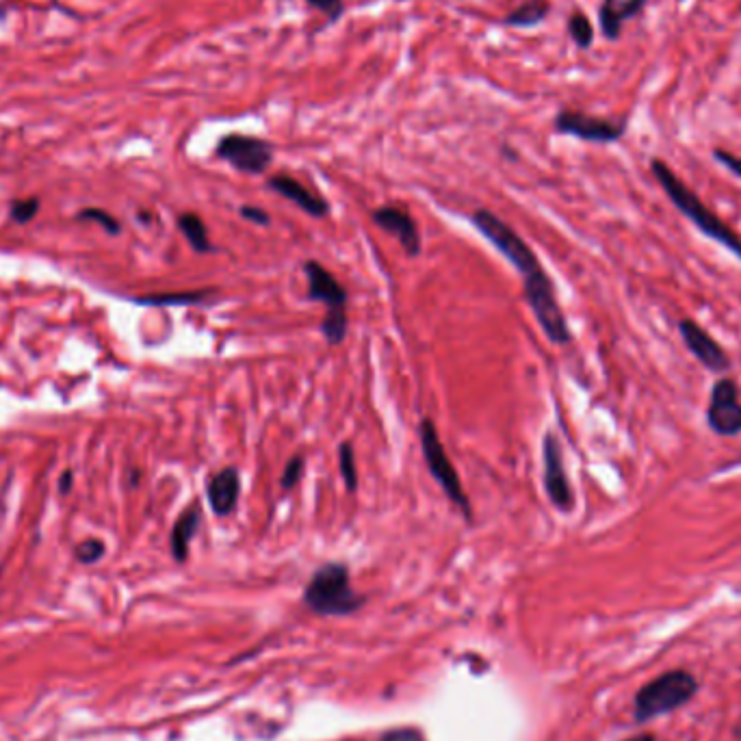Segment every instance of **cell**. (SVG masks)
I'll use <instances>...</instances> for the list:
<instances>
[{
  "label": "cell",
  "instance_id": "83f0119b",
  "mask_svg": "<svg viewBox=\"0 0 741 741\" xmlns=\"http://www.w3.org/2000/svg\"><path fill=\"white\" fill-rule=\"evenodd\" d=\"M715 159H718L724 167L731 169V172H733L737 178H741V159H737L735 154L724 152V150H715Z\"/></svg>",
  "mask_w": 741,
  "mask_h": 741
},
{
  "label": "cell",
  "instance_id": "5b68a950",
  "mask_svg": "<svg viewBox=\"0 0 741 741\" xmlns=\"http://www.w3.org/2000/svg\"><path fill=\"white\" fill-rule=\"evenodd\" d=\"M698 692V681L694 674L685 670H672L661 674L659 679L646 683L635 696V720L648 722L659 715L672 713L687 705Z\"/></svg>",
  "mask_w": 741,
  "mask_h": 741
},
{
  "label": "cell",
  "instance_id": "7a4b0ae2",
  "mask_svg": "<svg viewBox=\"0 0 741 741\" xmlns=\"http://www.w3.org/2000/svg\"><path fill=\"white\" fill-rule=\"evenodd\" d=\"M650 169H653L655 180L659 182L661 189L666 191L670 202L676 208H679V211L689 221H692V224L702 234H705V237H709L715 243H720L724 250L735 254L741 260V237H739V234L731 226H728L726 221H722L718 215H715L711 208L698 198V193L689 189L685 182L679 176H676L666 163L659 161V159H653V161H650Z\"/></svg>",
  "mask_w": 741,
  "mask_h": 741
},
{
  "label": "cell",
  "instance_id": "9a60e30c",
  "mask_svg": "<svg viewBox=\"0 0 741 741\" xmlns=\"http://www.w3.org/2000/svg\"><path fill=\"white\" fill-rule=\"evenodd\" d=\"M200 518H202L200 505H191V507H187V510L178 516L176 525L172 529V538H169V542H172L174 559H176V562H180V564L185 562V559L189 557V544H191L195 533H198Z\"/></svg>",
  "mask_w": 741,
  "mask_h": 741
},
{
  "label": "cell",
  "instance_id": "9c48e42d",
  "mask_svg": "<svg viewBox=\"0 0 741 741\" xmlns=\"http://www.w3.org/2000/svg\"><path fill=\"white\" fill-rule=\"evenodd\" d=\"M707 425L718 436H737L741 434V403L739 388L731 377H720L711 388L707 406Z\"/></svg>",
  "mask_w": 741,
  "mask_h": 741
},
{
  "label": "cell",
  "instance_id": "8fae6325",
  "mask_svg": "<svg viewBox=\"0 0 741 741\" xmlns=\"http://www.w3.org/2000/svg\"><path fill=\"white\" fill-rule=\"evenodd\" d=\"M555 128L559 133L572 135L583 141L594 143H614L624 135V124L592 117L577 111H562L555 117Z\"/></svg>",
  "mask_w": 741,
  "mask_h": 741
},
{
  "label": "cell",
  "instance_id": "4fadbf2b",
  "mask_svg": "<svg viewBox=\"0 0 741 741\" xmlns=\"http://www.w3.org/2000/svg\"><path fill=\"white\" fill-rule=\"evenodd\" d=\"M208 505L215 516H230L239 505L241 497V475L234 466H226L217 471L206 484Z\"/></svg>",
  "mask_w": 741,
  "mask_h": 741
},
{
  "label": "cell",
  "instance_id": "f546056e",
  "mask_svg": "<svg viewBox=\"0 0 741 741\" xmlns=\"http://www.w3.org/2000/svg\"><path fill=\"white\" fill-rule=\"evenodd\" d=\"M72 481H74L72 471H63V475H61V479H59V490H61L63 494H68V492L72 490Z\"/></svg>",
  "mask_w": 741,
  "mask_h": 741
},
{
  "label": "cell",
  "instance_id": "e0dca14e",
  "mask_svg": "<svg viewBox=\"0 0 741 741\" xmlns=\"http://www.w3.org/2000/svg\"><path fill=\"white\" fill-rule=\"evenodd\" d=\"M178 228H180L182 234H185V239L189 241V245L198 254H213L215 252V245L211 243V239H208V230H206V224H204L200 215L182 213L178 217Z\"/></svg>",
  "mask_w": 741,
  "mask_h": 741
},
{
  "label": "cell",
  "instance_id": "3957f363",
  "mask_svg": "<svg viewBox=\"0 0 741 741\" xmlns=\"http://www.w3.org/2000/svg\"><path fill=\"white\" fill-rule=\"evenodd\" d=\"M304 273L308 280V299L325 306V319L321 321V334L328 345H341L347 336V302L349 295L332 271L317 260H306Z\"/></svg>",
  "mask_w": 741,
  "mask_h": 741
},
{
  "label": "cell",
  "instance_id": "d6986e66",
  "mask_svg": "<svg viewBox=\"0 0 741 741\" xmlns=\"http://www.w3.org/2000/svg\"><path fill=\"white\" fill-rule=\"evenodd\" d=\"M208 295H213V289L204 291H187V293H159V295H146L139 297V304L148 306H182V304H202Z\"/></svg>",
  "mask_w": 741,
  "mask_h": 741
},
{
  "label": "cell",
  "instance_id": "5bb4252c",
  "mask_svg": "<svg viewBox=\"0 0 741 741\" xmlns=\"http://www.w3.org/2000/svg\"><path fill=\"white\" fill-rule=\"evenodd\" d=\"M267 185H269L271 191H276L278 195H282L284 200H289L295 206L302 208V211L308 213L310 217L323 219V217H328V213H330V204L325 202L321 195L312 193L310 189H306L302 185V182L291 178V176H271Z\"/></svg>",
  "mask_w": 741,
  "mask_h": 741
},
{
  "label": "cell",
  "instance_id": "603a6c76",
  "mask_svg": "<svg viewBox=\"0 0 741 741\" xmlns=\"http://www.w3.org/2000/svg\"><path fill=\"white\" fill-rule=\"evenodd\" d=\"M76 219L78 221H96V224H100L109 234H120V230H122L120 221H117L113 215H109L107 211H100V208H85V211L76 215Z\"/></svg>",
  "mask_w": 741,
  "mask_h": 741
},
{
  "label": "cell",
  "instance_id": "7402d4cb",
  "mask_svg": "<svg viewBox=\"0 0 741 741\" xmlns=\"http://www.w3.org/2000/svg\"><path fill=\"white\" fill-rule=\"evenodd\" d=\"M304 471H306V458L304 455H293V458L286 462L284 471H282V477H280V486L284 492L293 490L299 481H302L304 477Z\"/></svg>",
  "mask_w": 741,
  "mask_h": 741
},
{
  "label": "cell",
  "instance_id": "30bf717a",
  "mask_svg": "<svg viewBox=\"0 0 741 741\" xmlns=\"http://www.w3.org/2000/svg\"><path fill=\"white\" fill-rule=\"evenodd\" d=\"M679 332L687 351L702 364V367L713 373H726L731 369V358H728L724 347L694 319H683L679 323Z\"/></svg>",
  "mask_w": 741,
  "mask_h": 741
},
{
  "label": "cell",
  "instance_id": "277c9868",
  "mask_svg": "<svg viewBox=\"0 0 741 741\" xmlns=\"http://www.w3.org/2000/svg\"><path fill=\"white\" fill-rule=\"evenodd\" d=\"M304 601L321 616H345L364 603V596L351 588L349 568L345 564L330 562L312 575L306 585Z\"/></svg>",
  "mask_w": 741,
  "mask_h": 741
},
{
  "label": "cell",
  "instance_id": "44dd1931",
  "mask_svg": "<svg viewBox=\"0 0 741 741\" xmlns=\"http://www.w3.org/2000/svg\"><path fill=\"white\" fill-rule=\"evenodd\" d=\"M568 31H570L572 39H575V42H577V46H581V48H588L594 42L592 22L588 18H585L583 13H575V16L570 18Z\"/></svg>",
  "mask_w": 741,
  "mask_h": 741
},
{
  "label": "cell",
  "instance_id": "ba28073f",
  "mask_svg": "<svg viewBox=\"0 0 741 741\" xmlns=\"http://www.w3.org/2000/svg\"><path fill=\"white\" fill-rule=\"evenodd\" d=\"M215 154L243 174H263L273 161V146L265 139L234 133L217 143Z\"/></svg>",
  "mask_w": 741,
  "mask_h": 741
},
{
  "label": "cell",
  "instance_id": "4316f807",
  "mask_svg": "<svg viewBox=\"0 0 741 741\" xmlns=\"http://www.w3.org/2000/svg\"><path fill=\"white\" fill-rule=\"evenodd\" d=\"M308 5L323 11L330 20H336L343 13V0H308Z\"/></svg>",
  "mask_w": 741,
  "mask_h": 741
},
{
  "label": "cell",
  "instance_id": "52a82bcc",
  "mask_svg": "<svg viewBox=\"0 0 741 741\" xmlns=\"http://www.w3.org/2000/svg\"><path fill=\"white\" fill-rule=\"evenodd\" d=\"M542 460H544V492L549 501L557 507L559 512H572L575 510V492H572V484L566 473L564 464V449L559 438L549 432L544 436L542 442Z\"/></svg>",
  "mask_w": 741,
  "mask_h": 741
},
{
  "label": "cell",
  "instance_id": "ffe728a7",
  "mask_svg": "<svg viewBox=\"0 0 741 741\" xmlns=\"http://www.w3.org/2000/svg\"><path fill=\"white\" fill-rule=\"evenodd\" d=\"M338 468H341V477L347 492L354 494L358 490V462L351 442H341L338 445Z\"/></svg>",
  "mask_w": 741,
  "mask_h": 741
},
{
  "label": "cell",
  "instance_id": "8992f818",
  "mask_svg": "<svg viewBox=\"0 0 741 741\" xmlns=\"http://www.w3.org/2000/svg\"><path fill=\"white\" fill-rule=\"evenodd\" d=\"M419 440L425 464L429 468V473L436 479V484L447 494V499L464 514L466 520H473L471 499H468V494L462 486V479L458 471H455L449 453L438 436V429L429 416H423L419 423Z\"/></svg>",
  "mask_w": 741,
  "mask_h": 741
},
{
  "label": "cell",
  "instance_id": "d4e9b609",
  "mask_svg": "<svg viewBox=\"0 0 741 741\" xmlns=\"http://www.w3.org/2000/svg\"><path fill=\"white\" fill-rule=\"evenodd\" d=\"M104 555V542L85 540L76 546V559L83 564H94Z\"/></svg>",
  "mask_w": 741,
  "mask_h": 741
},
{
  "label": "cell",
  "instance_id": "6da1fadb",
  "mask_svg": "<svg viewBox=\"0 0 741 741\" xmlns=\"http://www.w3.org/2000/svg\"><path fill=\"white\" fill-rule=\"evenodd\" d=\"M471 219L475 228L481 232V237L497 247L520 273L527 306L540 323L546 338L555 345H568L572 341L570 325L566 321L562 306L557 302L553 280L540 265V260L536 252L531 250V245L520 237L510 224H505L499 215L486 211V208H479Z\"/></svg>",
  "mask_w": 741,
  "mask_h": 741
},
{
  "label": "cell",
  "instance_id": "2e32d148",
  "mask_svg": "<svg viewBox=\"0 0 741 741\" xmlns=\"http://www.w3.org/2000/svg\"><path fill=\"white\" fill-rule=\"evenodd\" d=\"M646 5V0H605L601 7V26L609 39H616L622 24L631 20L637 11Z\"/></svg>",
  "mask_w": 741,
  "mask_h": 741
},
{
  "label": "cell",
  "instance_id": "f1b7e54d",
  "mask_svg": "<svg viewBox=\"0 0 741 741\" xmlns=\"http://www.w3.org/2000/svg\"><path fill=\"white\" fill-rule=\"evenodd\" d=\"M382 741H423V737L416 731H412V728H399V731L384 735Z\"/></svg>",
  "mask_w": 741,
  "mask_h": 741
},
{
  "label": "cell",
  "instance_id": "7c38bea8",
  "mask_svg": "<svg viewBox=\"0 0 741 741\" xmlns=\"http://www.w3.org/2000/svg\"><path fill=\"white\" fill-rule=\"evenodd\" d=\"M371 219L377 228H382L386 234H393L408 256L416 258L421 254V232L406 211L395 206H380L371 213Z\"/></svg>",
  "mask_w": 741,
  "mask_h": 741
},
{
  "label": "cell",
  "instance_id": "484cf974",
  "mask_svg": "<svg viewBox=\"0 0 741 741\" xmlns=\"http://www.w3.org/2000/svg\"><path fill=\"white\" fill-rule=\"evenodd\" d=\"M239 213H241L243 219L252 221V224H256V226H269V221H271V217H269L265 208H258V206H252V204H243L239 208Z\"/></svg>",
  "mask_w": 741,
  "mask_h": 741
},
{
  "label": "cell",
  "instance_id": "ac0fdd59",
  "mask_svg": "<svg viewBox=\"0 0 741 741\" xmlns=\"http://www.w3.org/2000/svg\"><path fill=\"white\" fill-rule=\"evenodd\" d=\"M549 9H551L549 0H527V3L516 7L510 16L505 18V22L512 26H536L546 18Z\"/></svg>",
  "mask_w": 741,
  "mask_h": 741
},
{
  "label": "cell",
  "instance_id": "cb8c5ba5",
  "mask_svg": "<svg viewBox=\"0 0 741 741\" xmlns=\"http://www.w3.org/2000/svg\"><path fill=\"white\" fill-rule=\"evenodd\" d=\"M39 211V200L37 198H29V200H18L11 204V217L13 221H18V224H29L31 219H35Z\"/></svg>",
  "mask_w": 741,
  "mask_h": 741
},
{
  "label": "cell",
  "instance_id": "4dcf8cb0",
  "mask_svg": "<svg viewBox=\"0 0 741 741\" xmlns=\"http://www.w3.org/2000/svg\"><path fill=\"white\" fill-rule=\"evenodd\" d=\"M627 741H657V739H655V735L642 733V735H635V737H631V739H627Z\"/></svg>",
  "mask_w": 741,
  "mask_h": 741
}]
</instances>
